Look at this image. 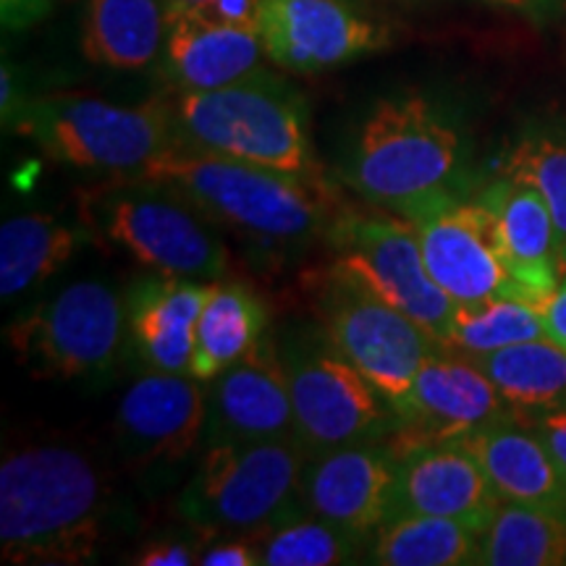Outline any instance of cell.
<instances>
[{
  "mask_svg": "<svg viewBox=\"0 0 566 566\" xmlns=\"http://www.w3.org/2000/svg\"><path fill=\"white\" fill-rule=\"evenodd\" d=\"M139 176L174 189L208 221L260 252L286 254L328 239L344 210L325 179L233 160L184 139L158 155Z\"/></svg>",
  "mask_w": 566,
  "mask_h": 566,
  "instance_id": "cell-1",
  "label": "cell"
},
{
  "mask_svg": "<svg viewBox=\"0 0 566 566\" xmlns=\"http://www.w3.org/2000/svg\"><path fill=\"white\" fill-rule=\"evenodd\" d=\"M108 493L97 467L69 446H30L0 467L6 564L74 566L97 558Z\"/></svg>",
  "mask_w": 566,
  "mask_h": 566,
  "instance_id": "cell-2",
  "label": "cell"
},
{
  "mask_svg": "<svg viewBox=\"0 0 566 566\" xmlns=\"http://www.w3.org/2000/svg\"><path fill=\"white\" fill-rule=\"evenodd\" d=\"M464 134L454 116L424 92H401L365 116L344 179L367 202L405 212L464 192Z\"/></svg>",
  "mask_w": 566,
  "mask_h": 566,
  "instance_id": "cell-3",
  "label": "cell"
},
{
  "mask_svg": "<svg viewBox=\"0 0 566 566\" xmlns=\"http://www.w3.org/2000/svg\"><path fill=\"white\" fill-rule=\"evenodd\" d=\"M176 126L187 145L273 171L323 179L310 105L294 84L260 69L218 90L181 92Z\"/></svg>",
  "mask_w": 566,
  "mask_h": 566,
  "instance_id": "cell-4",
  "label": "cell"
},
{
  "mask_svg": "<svg viewBox=\"0 0 566 566\" xmlns=\"http://www.w3.org/2000/svg\"><path fill=\"white\" fill-rule=\"evenodd\" d=\"M80 221L95 239L129 252L155 273L221 281L229 252L208 218L174 189L145 176H108L80 192Z\"/></svg>",
  "mask_w": 566,
  "mask_h": 566,
  "instance_id": "cell-5",
  "label": "cell"
},
{
  "mask_svg": "<svg viewBox=\"0 0 566 566\" xmlns=\"http://www.w3.org/2000/svg\"><path fill=\"white\" fill-rule=\"evenodd\" d=\"M11 126L48 158L105 176H139L181 142L174 105L163 101L118 105L101 97L45 95L27 101Z\"/></svg>",
  "mask_w": 566,
  "mask_h": 566,
  "instance_id": "cell-6",
  "label": "cell"
},
{
  "mask_svg": "<svg viewBox=\"0 0 566 566\" xmlns=\"http://www.w3.org/2000/svg\"><path fill=\"white\" fill-rule=\"evenodd\" d=\"M304 464L296 438L205 446L179 495V514L208 535L260 537L302 504Z\"/></svg>",
  "mask_w": 566,
  "mask_h": 566,
  "instance_id": "cell-7",
  "label": "cell"
},
{
  "mask_svg": "<svg viewBox=\"0 0 566 566\" xmlns=\"http://www.w3.org/2000/svg\"><path fill=\"white\" fill-rule=\"evenodd\" d=\"M294 407V438L317 457L344 446L386 441L399 415L331 338L300 334L279 346Z\"/></svg>",
  "mask_w": 566,
  "mask_h": 566,
  "instance_id": "cell-8",
  "label": "cell"
},
{
  "mask_svg": "<svg viewBox=\"0 0 566 566\" xmlns=\"http://www.w3.org/2000/svg\"><path fill=\"white\" fill-rule=\"evenodd\" d=\"M126 331V302L105 281H76L34 304L9 328L11 352L32 378L76 380L111 370Z\"/></svg>",
  "mask_w": 566,
  "mask_h": 566,
  "instance_id": "cell-9",
  "label": "cell"
},
{
  "mask_svg": "<svg viewBox=\"0 0 566 566\" xmlns=\"http://www.w3.org/2000/svg\"><path fill=\"white\" fill-rule=\"evenodd\" d=\"M325 242L338 252V271L367 283L446 349L457 304L430 275L420 237L405 216L344 208Z\"/></svg>",
  "mask_w": 566,
  "mask_h": 566,
  "instance_id": "cell-10",
  "label": "cell"
},
{
  "mask_svg": "<svg viewBox=\"0 0 566 566\" xmlns=\"http://www.w3.org/2000/svg\"><path fill=\"white\" fill-rule=\"evenodd\" d=\"M321 302L325 336L394 409L405 401L424 359L443 349L422 325L336 265Z\"/></svg>",
  "mask_w": 566,
  "mask_h": 566,
  "instance_id": "cell-11",
  "label": "cell"
},
{
  "mask_svg": "<svg viewBox=\"0 0 566 566\" xmlns=\"http://www.w3.org/2000/svg\"><path fill=\"white\" fill-rule=\"evenodd\" d=\"M415 226L424 265L454 304L522 296L509 271L491 208L467 192H449L405 212Z\"/></svg>",
  "mask_w": 566,
  "mask_h": 566,
  "instance_id": "cell-12",
  "label": "cell"
},
{
  "mask_svg": "<svg viewBox=\"0 0 566 566\" xmlns=\"http://www.w3.org/2000/svg\"><path fill=\"white\" fill-rule=\"evenodd\" d=\"M260 38L275 66L321 74L386 51L394 34L346 0H260Z\"/></svg>",
  "mask_w": 566,
  "mask_h": 566,
  "instance_id": "cell-13",
  "label": "cell"
},
{
  "mask_svg": "<svg viewBox=\"0 0 566 566\" xmlns=\"http://www.w3.org/2000/svg\"><path fill=\"white\" fill-rule=\"evenodd\" d=\"M396 415L399 424L386 443L399 457L420 443L462 438L514 412L464 354L441 349L424 359Z\"/></svg>",
  "mask_w": 566,
  "mask_h": 566,
  "instance_id": "cell-14",
  "label": "cell"
},
{
  "mask_svg": "<svg viewBox=\"0 0 566 566\" xmlns=\"http://www.w3.org/2000/svg\"><path fill=\"white\" fill-rule=\"evenodd\" d=\"M399 457L386 441L344 446L310 457L302 472V506L367 543L394 516Z\"/></svg>",
  "mask_w": 566,
  "mask_h": 566,
  "instance_id": "cell-15",
  "label": "cell"
},
{
  "mask_svg": "<svg viewBox=\"0 0 566 566\" xmlns=\"http://www.w3.org/2000/svg\"><path fill=\"white\" fill-rule=\"evenodd\" d=\"M208 388L189 373L150 370L126 388L116 443L132 467L176 464L205 443Z\"/></svg>",
  "mask_w": 566,
  "mask_h": 566,
  "instance_id": "cell-16",
  "label": "cell"
},
{
  "mask_svg": "<svg viewBox=\"0 0 566 566\" xmlns=\"http://www.w3.org/2000/svg\"><path fill=\"white\" fill-rule=\"evenodd\" d=\"M294 438V407L281 352L268 334L210 380L205 446Z\"/></svg>",
  "mask_w": 566,
  "mask_h": 566,
  "instance_id": "cell-17",
  "label": "cell"
},
{
  "mask_svg": "<svg viewBox=\"0 0 566 566\" xmlns=\"http://www.w3.org/2000/svg\"><path fill=\"white\" fill-rule=\"evenodd\" d=\"M499 506L483 464L462 438L420 443L399 454L394 514L449 516L485 530Z\"/></svg>",
  "mask_w": 566,
  "mask_h": 566,
  "instance_id": "cell-18",
  "label": "cell"
},
{
  "mask_svg": "<svg viewBox=\"0 0 566 566\" xmlns=\"http://www.w3.org/2000/svg\"><path fill=\"white\" fill-rule=\"evenodd\" d=\"M499 226L509 271L525 300L543 304L566 273V258L554 216L533 184L504 174L478 195Z\"/></svg>",
  "mask_w": 566,
  "mask_h": 566,
  "instance_id": "cell-19",
  "label": "cell"
},
{
  "mask_svg": "<svg viewBox=\"0 0 566 566\" xmlns=\"http://www.w3.org/2000/svg\"><path fill=\"white\" fill-rule=\"evenodd\" d=\"M212 281L145 273L126 292V334L150 370L189 373L195 328Z\"/></svg>",
  "mask_w": 566,
  "mask_h": 566,
  "instance_id": "cell-20",
  "label": "cell"
},
{
  "mask_svg": "<svg viewBox=\"0 0 566 566\" xmlns=\"http://www.w3.org/2000/svg\"><path fill=\"white\" fill-rule=\"evenodd\" d=\"M265 48L258 30L192 11L168 9L163 71L179 92L218 90L260 71Z\"/></svg>",
  "mask_w": 566,
  "mask_h": 566,
  "instance_id": "cell-21",
  "label": "cell"
},
{
  "mask_svg": "<svg viewBox=\"0 0 566 566\" xmlns=\"http://www.w3.org/2000/svg\"><path fill=\"white\" fill-rule=\"evenodd\" d=\"M483 464L501 504H527L566 512V478L546 443L520 417L509 415L462 436Z\"/></svg>",
  "mask_w": 566,
  "mask_h": 566,
  "instance_id": "cell-22",
  "label": "cell"
},
{
  "mask_svg": "<svg viewBox=\"0 0 566 566\" xmlns=\"http://www.w3.org/2000/svg\"><path fill=\"white\" fill-rule=\"evenodd\" d=\"M166 0H84L82 53L95 66L145 71L163 61Z\"/></svg>",
  "mask_w": 566,
  "mask_h": 566,
  "instance_id": "cell-23",
  "label": "cell"
},
{
  "mask_svg": "<svg viewBox=\"0 0 566 566\" xmlns=\"http://www.w3.org/2000/svg\"><path fill=\"white\" fill-rule=\"evenodd\" d=\"M92 231L80 223H66L45 212L13 216L0 226V294L9 302L30 292L55 273L92 242Z\"/></svg>",
  "mask_w": 566,
  "mask_h": 566,
  "instance_id": "cell-24",
  "label": "cell"
},
{
  "mask_svg": "<svg viewBox=\"0 0 566 566\" xmlns=\"http://www.w3.org/2000/svg\"><path fill=\"white\" fill-rule=\"evenodd\" d=\"M268 334V310L244 283L212 281L195 328L189 375L208 384L254 349Z\"/></svg>",
  "mask_w": 566,
  "mask_h": 566,
  "instance_id": "cell-25",
  "label": "cell"
},
{
  "mask_svg": "<svg viewBox=\"0 0 566 566\" xmlns=\"http://www.w3.org/2000/svg\"><path fill=\"white\" fill-rule=\"evenodd\" d=\"M506 399L514 417L566 405V352L548 338H533L485 354H464Z\"/></svg>",
  "mask_w": 566,
  "mask_h": 566,
  "instance_id": "cell-26",
  "label": "cell"
},
{
  "mask_svg": "<svg viewBox=\"0 0 566 566\" xmlns=\"http://www.w3.org/2000/svg\"><path fill=\"white\" fill-rule=\"evenodd\" d=\"M483 530L449 516L394 514L373 535L370 562L384 566H470L480 562Z\"/></svg>",
  "mask_w": 566,
  "mask_h": 566,
  "instance_id": "cell-27",
  "label": "cell"
},
{
  "mask_svg": "<svg viewBox=\"0 0 566 566\" xmlns=\"http://www.w3.org/2000/svg\"><path fill=\"white\" fill-rule=\"evenodd\" d=\"M488 566L566 564V512L527 504H501L480 535V562Z\"/></svg>",
  "mask_w": 566,
  "mask_h": 566,
  "instance_id": "cell-28",
  "label": "cell"
},
{
  "mask_svg": "<svg viewBox=\"0 0 566 566\" xmlns=\"http://www.w3.org/2000/svg\"><path fill=\"white\" fill-rule=\"evenodd\" d=\"M533 338H546L541 304L525 296H499L480 304H457L446 349L485 354Z\"/></svg>",
  "mask_w": 566,
  "mask_h": 566,
  "instance_id": "cell-29",
  "label": "cell"
},
{
  "mask_svg": "<svg viewBox=\"0 0 566 566\" xmlns=\"http://www.w3.org/2000/svg\"><path fill=\"white\" fill-rule=\"evenodd\" d=\"M260 548V558L265 566H336L354 564L363 554L365 543L354 541L352 535L317 520V516H304V520L281 522L260 537H254Z\"/></svg>",
  "mask_w": 566,
  "mask_h": 566,
  "instance_id": "cell-30",
  "label": "cell"
},
{
  "mask_svg": "<svg viewBox=\"0 0 566 566\" xmlns=\"http://www.w3.org/2000/svg\"><path fill=\"white\" fill-rule=\"evenodd\" d=\"M504 174L533 184L554 216L566 258V132L533 129L522 134L509 153Z\"/></svg>",
  "mask_w": 566,
  "mask_h": 566,
  "instance_id": "cell-31",
  "label": "cell"
},
{
  "mask_svg": "<svg viewBox=\"0 0 566 566\" xmlns=\"http://www.w3.org/2000/svg\"><path fill=\"white\" fill-rule=\"evenodd\" d=\"M166 9L192 11L200 17L260 32V0H166Z\"/></svg>",
  "mask_w": 566,
  "mask_h": 566,
  "instance_id": "cell-32",
  "label": "cell"
},
{
  "mask_svg": "<svg viewBox=\"0 0 566 566\" xmlns=\"http://www.w3.org/2000/svg\"><path fill=\"white\" fill-rule=\"evenodd\" d=\"M520 420L527 422L537 433V438L546 443L548 454L554 457L558 470L566 478V405L530 417H520Z\"/></svg>",
  "mask_w": 566,
  "mask_h": 566,
  "instance_id": "cell-33",
  "label": "cell"
},
{
  "mask_svg": "<svg viewBox=\"0 0 566 566\" xmlns=\"http://www.w3.org/2000/svg\"><path fill=\"white\" fill-rule=\"evenodd\" d=\"M200 554L192 543L176 541V537H160V541L147 543L145 548L134 556L139 566H189L200 564Z\"/></svg>",
  "mask_w": 566,
  "mask_h": 566,
  "instance_id": "cell-34",
  "label": "cell"
},
{
  "mask_svg": "<svg viewBox=\"0 0 566 566\" xmlns=\"http://www.w3.org/2000/svg\"><path fill=\"white\" fill-rule=\"evenodd\" d=\"M202 566H260V548L254 537H233V541H221L216 546L205 548L200 554Z\"/></svg>",
  "mask_w": 566,
  "mask_h": 566,
  "instance_id": "cell-35",
  "label": "cell"
},
{
  "mask_svg": "<svg viewBox=\"0 0 566 566\" xmlns=\"http://www.w3.org/2000/svg\"><path fill=\"white\" fill-rule=\"evenodd\" d=\"M543 313V328H546V338L562 346L566 352V273L562 283L556 286V292L541 304Z\"/></svg>",
  "mask_w": 566,
  "mask_h": 566,
  "instance_id": "cell-36",
  "label": "cell"
},
{
  "mask_svg": "<svg viewBox=\"0 0 566 566\" xmlns=\"http://www.w3.org/2000/svg\"><path fill=\"white\" fill-rule=\"evenodd\" d=\"M53 0H0V17L9 30H24L45 17Z\"/></svg>",
  "mask_w": 566,
  "mask_h": 566,
  "instance_id": "cell-37",
  "label": "cell"
},
{
  "mask_svg": "<svg viewBox=\"0 0 566 566\" xmlns=\"http://www.w3.org/2000/svg\"><path fill=\"white\" fill-rule=\"evenodd\" d=\"M491 3H504V6H522L525 0H491Z\"/></svg>",
  "mask_w": 566,
  "mask_h": 566,
  "instance_id": "cell-38",
  "label": "cell"
}]
</instances>
